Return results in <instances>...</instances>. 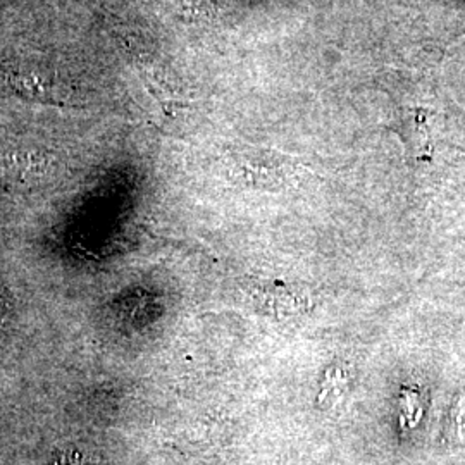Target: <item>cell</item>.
I'll return each instance as SVG.
<instances>
[{"label": "cell", "instance_id": "6da1fadb", "mask_svg": "<svg viewBox=\"0 0 465 465\" xmlns=\"http://www.w3.org/2000/svg\"><path fill=\"white\" fill-rule=\"evenodd\" d=\"M9 305H11V302H9V297H7V292H5V288L0 282V321L7 316Z\"/></svg>", "mask_w": 465, "mask_h": 465}, {"label": "cell", "instance_id": "7a4b0ae2", "mask_svg": "<svg viewBox=\"0 0 465 465\" xmlns=\"http://www.w3.org/2000/svg\"><path fill=\"white\" fill-rule=\"evenodd\" d=\"M55 465H84V460L80 457H63Z\"/></svg>", "mask_w": 465, "mask_h": 465}]
</instances>
